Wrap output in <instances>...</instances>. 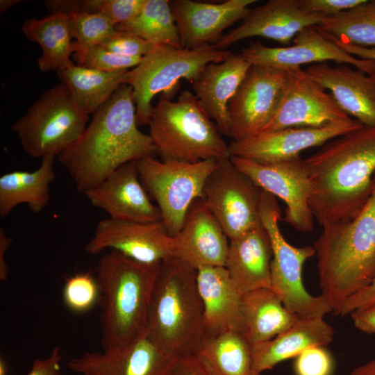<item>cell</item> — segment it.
I'll list each match as a JSON object with an SVG mask.
<instances>
[{
    "label": "cell",
    "mask_w": 375,
    "mask_h": 375,
    "mask_svg": "<svg viewBox=\"0 0 375 375\" xmlns=\"http://www.w3.org/2000/svg\"><path fill=\"white\" fill-rule=\"evenodd\" d=\"M328 17L308 12L299 0H270L249 10L240 24L232 29L213 44L226 50L240 40L262 37L288 45L295 35L310 26H317Z\"/></svg>",
    "instance_id": "cell-19"
},
{
    "label": "cell",
    "mask_w": 375,
    "mask_h": 375,
    "mask_svg": "<svg viewBox=\"0 0 375 375\" xmlns=\"http://www.w3.org/2000/svg\"><path fill=\"white\" fill-rule=\"evenodd\" d=\"M12 239L7 235L4 228H0V280L6 281L9 276V267L6 262V253L9 249Z\"/></svg>",
    "instance_id": "cell-47"
},
{
    "label": "cell",
    "mask_w": 375,
    "mask_h": 375,
    "mask_svg": "<svg viewBox=\"0 0 375 375\" xmlns=\"http://www.w3.org/2000/svg\"><path fill=\"white\" fill-rule=\"evenodd\" d=\"M20 2L19 0H1L0 12L2 14L6 10L13 6L15 4Z\"/></svg>",
    "instance_id": "cell-49"
},
{
    "label": "cell",
    "mask_w": 375,
    "mask_h": 375,
    "mask_svg": "<svg viewBox=\"0 0 375 375\" xmlns=\"http://www.w3.org/2000/svg\"><path fill=\"white\" fill-rule=\"evenodd\" d=\"M373 303H375V278L367 286L349 298L336 315L344 317Z\"/></svg>",
    "instance_id": "cell-43"
},
{
    "label": "cell",
    "mask_w": 375,
    "mask_h": 375,
    "mask_svg": "<svg viewBox=\"0 0 375 375\" xmlns=\"http://www.w3.org/2000/svg\"><path fill=\"white\" fill-rule=\"evenodd\" d=\"M256 0H227L218 3L192 0L169 1L182 47L215 44L222 32L243 19Z\"/></svg>",
    "instance_id": "cell-21"
},
{
    "label": "cell",
    "mask_w": 375,
    "mask_h": 375,
    "mask_svg": "<svg viewBox=\"0 0 375 375\" xmlns=\"http://www.w3.org/2000/svg\"><path fill=\"white\" fill-rule=\"evenodd\" d=\"M293 42L291 46L271 47L257 41L243 49L241 54L251 65L283 70L301 67L304 64L332 60L339 64L351 65L369 74H375V60L359 58L348 53L317 26L301 30Z\"/></svg>",
    "instance_id": "cell-15"
},
{
    "label": "cell",
    "mask_w": 375,
    "mask_h": 375,
    "mask_svg": "<svg viewBox=\"0 0 375 375\" xmlns=\"http://www.w3.org/2000/svg\"><path fill=\"white\" fill-rule=\"evenodd\" d=\"M148 125L149 135L162 159L196 162L230 157L229 144L188 90L175 101L162 96L153 108Z\"/></svg>",
    "instance_id": "cell-6"
},
{
    "label": "cell",
    "mask_w": 375,
    "mask_h": 375,
    "mask_svg": "<svg viewBox=\"0 0 375 375\" xmlns=\"http://www.w3.org/2000/svg\"><path fill=\"white\" fill-rule=\"evenodd\" d=\"M262 191L228 157L219 159L208 177L201 199L231 240L261 223Z\"/></svg>",
    "instance_id": "cell-11"
},
{
    "label": "cell",
    "mask_w": 375,
    "mask_h": 375,
    "mask_svg": "<svg viewBox=\"0 0 375 375\" xmlns=\"http://www.w3.org/2000/svg\"><path fill=\"white\" fill-rule=\"evenodd\" d=\"M66 15L72 37L75 39L76 51L102 44L117 31L115 25L101 13L72 12Z\"/></svg>",
    "instance_id": "cell-35"
},
{
    "label": "cell",
    "mask_w": 375,
    "mask_h": 375,
    "mask_svg": "<svg viewBox=\"0 0 375 375\" xmlns=\"http://www.w3.org/2000/svg\"><path fill=\"white\" fill-rule=\"evenodd\" d=\"M101 45L117 54L140 58L146 56L154 46L132 33L118 30Z\"/></svg>",
    "instance_id": "cell-39"
},
{
    "label": "cell",
    "mask_w": 375,
    "mask_h": 375,
    "mask_svg": "<svg viewBox=\"0 0 375 375\" xmlns=\"http://www.w3.org/2000/svg\"><path fill=\"white\" fill-rule=\"evenodd\" d=\"M306 72L331 92L347 115L363 126H375V74L353 69L346 64L332 67L325 62L312 65Z\"/></svg>",
    "instance_id": "cell-23"
},
{
    "label": "cell",
    "mask_w": 375,
    "mask_h": 375,
    "mask_svg": "<svg viewBox=\"0 0 375 375\" xmlns=\"http://www.w3.org/2000/svg\"><path fill=\"white\" fill-rule=\"evenodd\" d=\"M251 65L240 54L207 65L192 83L194 94L221 133L229 137L228 103Z\"/></svg>",
    "instance_id": "cell-25"
},
{
    "label": "cell",
    "mask_w": 375,
    "mask_h": 375,
    "mask_svg": "<svg viewBox=\"0 0 375 375\" xmlns=\"http://www.w3.org/2000/svg\"><path fill=\"white\" fill-rule=\"evenodd\" d=\"M362 126L351 117L322 127H290L260 132L229 144L230 156L260 163H272L300 156L307 149L327 142Z\"/></svg>",
    "instance_id": "cell-17"
},
{
    "label": "cell",
    "mask_w": 375,
    "mask_h": 375,
    "mask_svg": "<svg viewBox=\"0 0 375 375\" xmlns=\"http://www.w3.org/2000/svg\"><path fill=\"white\" fill-rule=\"evenodd\" d=\"M231 54L213 44L194 49L154 45L127 72L124 81L133 90L138 125L149 124L153 108L151 101L156 94L171 93L181 79L194 83L207 65L224 61Z\"/></svg>",
    "instance_id": "cell-7"
},
{
    "label": "cell",
    "mask_w": 375,
    "mask_h": 375,
    "mask_svg": "<svg viewBox=\"0 0 375 375\" xmlns=\"http://www.w3.org/2000/svg\"><path fill=\"white\" fill-rule=\"evenodd\" d=\"M107 249L140 262L158 264L174 257V238L162 221L143 223L109 217L98 223L85 247L92 255Z\"/></svg>",
    "instance_id": "cell-16"
},
{
    "label": "cell",
    "mask_w": 375,
    "mask_h": 375,
    "mask_svg": "<svg viewBox=\"0 0 375 375\" xmlns=\"http://www.w3.org/2000/svg\"><path fill=\"white\" fill-rule=\"evenodd\" d=\"M174 238V257L196 269L225 265L229 239L201 199L193 201Z\"/></svg>",
    "instance_id": "cell-22"
},
{
    "label": "cell",
    "mask_w": 375,
    "mask_h": 375,
    "mask_svg": "<svg viewBox=\"0 0 375 375\" xmlns=\"http://www.w3.org/2000/svg\"><path fill=\"white\" fill-rule=\"evenodd\" d=\"M128 71L108 72L74 64L57 72L78 107L90 115L99 109L124 84Z\"/></svg>",
    "instance_id": "cell-31"
},
{
    "label": "cell",
    "mask_w": 375,
    "mask_h": 375,
    "mask_svg": "<svg viewBox=\"0 0 375 375\" xmlns=\"http://www.w3.org/2000/svg\"><path fill=\"white\" fill-rule=\"evenodd\" d=\"M22 30L29 40L41 47L38 64L42 72H58L74 64L71 56L76 51V45L67 15L54 12L40 19L31 18L24 23Z\"/></svg>",
    "instance_id": "cell-30"
},
{
    "label": "cell",
    "mask_w": 375,
    "mask_h": 375,
    "mask_svg": "<svg viewBox=\"0 0 375 375\" xmlns=\"http://www.w3.org/2000/svg\"><path fill=\"white\" fill-rule=\"evenodd\" d=\"M303 162L311 185L309 206L319 224L351 220L372 192L375 126L362 125L331 140Z\"/></svg>",
    "instance_id": "cell-1"
},
{
    "label": "cell",
    "mask_w": 375,
    "mask_h": 375,
    "mask_svg": "<svg viewBox=\"0 0 375 375\" xmlns=\"http://www.w3.org/2000/svg\"><path fill=\"white\" fill-rule=\"evenodd\" d=\"M79 138L58 156L78 192L102 183L122 165L157 153L140 131L132 88L122 85L94 113Z\"/></svg>",
    "instance_id": "cell-2"
},
{
    "label": "cell",
    "mask_w": 375,
    "mask_h": 375,
    "mask_svg": "<svg viewBox=\"0 0 375 375\" xmlns=\"http://www.w3.org/2000/svg\"><path fill=\"white\" fill-rule=\"evenodd\" d=\"M144 3V0H97V9L116 26L133 19Z\"/></svg>",
    "instance_id": "cell-40"
},
{
    "label": "cell",
    "mask_w": 375,
    "mask_h": 375,
    "mask_svg": "<svg viewBox=\"0 0 375 375\" xmlns=\"http://www.w3.org/2000/svg\"><path fill=\"white\" fill-rule=\"evenodd\" d=\"M241 312L242 334L251 345L271 340L300 318L285 307L271 288H260L243 294Z\"/></svg>",
    "instance_id": "cell-28"
},
{
    "label": "cell",
    "mask_w": 375,
    "mask_h": 375,
    "mask_svg": "<svg viewBox=\"0 0 375 375\" xmlns=\"http://www.w3.org/2000/svg\"><path fill=\"white\" fill-rule=\"evenodd\" d=\"M56 156L42 158L33 171H13L0 176V217L4 218L18 205L27 204L34 213L40 212L49 203L50 185L55 180Z\"/></svg>",
    "instance_id": "cell-29"
},
{
    "label": "cell",
    "mask_w": 375,
    "mask_h": 375,
    "mask_svg": "<svg viewBox=\"0 0 375 375\" xmlns=\"http://www.w3.org/2000/svg\"><path fill=\"white\" fill-rule=\"evenodd\" d=\"M198 290L203 306L208 339L229 330L242 333V295L224 266L197 269Z\"/></svg>",
    "instance_id": "cell-26"
},
{
    "label": "cell",
    "mask_w": 375,
    "mask_h": 375,
    "mask_svg": "<svg viewBox=\"0 0 375 375\" xmlns=\"http://www.w3.org/2000/svg\"><path fill=\"white\" fill-rule=\"evenodd\" d=\"M219 160L190 162L147 156L137 161L140 181L156 202L171 237L179 233L193 201L202 199L206 181Z\"/></svg>",
    "instance_id": "cell-10"
},
{
    "label": "cell",
    "mask_w": 375,
    "mask_h": 375,
    "mask_svg": "<svg viewBox=\"0 0 375 375\" xmlns=\"http://www.w3.org/2000/svg\"><path fill=\"white\" fill-rule=\"evenodd\" d=\"M160 263L134 260L115 250L96 267L103 350L129 344L147 331V318Z\"/></svg>",
    "instance_id": "cell-5"
},
{
    "label": "cell",
    "mask_w": 375,
    "mask_h": 375,
    "mask_svg": "<svg viewBox=\"0 0 375 375\" xmlns=\"http://www.w3.org/2000/svg\"><path fill=\"white\" fill-rule=\"evenodd\" d=\"M100 292L96 277L80 273L68 277L65 283L62 298L65 306L77 313L90 310L99 301Z\"/></svg>",
    "instance_id": "cell-36"
},
{
    "label": "cell",
    "mask_w": 375,
    "mask_h": 375,
    "mask_svg": "<svg viewBox=\"0 0 375 375\" xmlns=\"http://www.w3.org/2000/svg\"><path fill=\"white\" fill-rule=\"evenodd\" d=\"M8 367L5 359L2 357L0 358V375H8Z\"/></svg>",
    "instance_id": "cell-50"
},
{
    "label": "cell",
    "mask_w": 375,
    "mask_h": 375,
    "mask_svg": "<svg viewBox=\"0 0 375 375\" xmlns=\"http://www.w3.org/2000/svg\"><path fill=\"white\" fill-rule=\"evenodd\" d=\"M89 115L62 83L44 92L12 125L24 151L33 158L59 156L81 135Z\"/></svg>",
    "instance_id": "cell-8"
},
{
    "label": "cell",
    "mask_w": 375,
    "mask_h": 375,
    "mask_svg": "<svg viewBox=\"0 0 375 375\" xmlns=\"http://www.w3.org/2000/svg\"><path fill=\"white\" fill-rule=\"evenodd\" d=\"M177 357L158 345L147 331L124 346L86 352L68 361L67 367L81 375H165Z\"/></svg>",
    "instance_id": "cell-18"
},
{
    "label": "cell",
    "mask_w": 375,
    "mask_h": 375,
    "mask_svg": "<svg viewBox=\"0 0 375 375\" xmlns=\"http://www.w3.org/2000/svg\"><path fill=\"white\" fill-rule=\"evenodd\" d=\"M72 57L78 65L108 72L129 70L142 59L117 54L101 45L76 51Z\"/></svg>",
    "instance_id": "cell-37"
},
{
    "label": "cell",
    "mask_w": 375,
    "mask_h": 375,
    "mask_svg": "<svg viewBox=\"0 0 375 375\" xmlns=\"http://www.w3.org/2000/svg\"><path fill=\"white\" fill-rule=\"evenodd\" d=\"M197 355L214 375H262L253 369L251 344L235 330L208 339Z\"/></svg>",
    "instance_id": "cell-32"
},
{
    "label": "cell",
    "mask_w": 375,
    "mask_h": 375,
    "mask_svg": "<svg viewBox=\"0 0 375 375\" xmlns=\"http://www.w3.org/2000/svg\"><path fill=\"white\" fill-rule=\"evenodd\" d=\"M334 334L333 328L324 317H300L276 337L251 345L253 369L262 374L310 347H326L333 341Z\"/></svg>",
    "instance_id": "cell-27"
},
{
    "label": "cell",
    "mask_w": 375,
    "mask_h": 375,
    "mask_svg": "<svg viewBox=\"0 0 375 375\" xmlns=\"http://www.w3.org/2000/svg\"><path fill=\"white\" fill-rule=\"evenodd\" d=\"M350 315L357 329L367 334H375V303L358 308Z\"/></svg>",
    "instance_id": "cell-45"
},
{
    "label": "cell",
    "mask_w": 375,
    "mask_h": 375,
    "mask_svg": "<svg viewBox=\"0 0 375 375\" xmlns=\"http://www.w3.org/2000/svg\"><path fill=\"white\" fill-rule=\"evenodd\" d=\"M272 242L262 224L229 240L224 267L242 295L271 288Z\"/></svg>",
    "instance_id": "cell-24"
},
{
    "label": "cell",
    "mask_w": 375,
    "mask_h": 375,
    "mask_svg": "<svg viewBox=\"0 0 375 375\" xmlns=\"http://www.w3.org/2000/svg\"><path fill=\"white\" fill-rule=\"evenodd\" d=\"M286 79L285 70L251 65L228 103L233 141L258 134L269 123L279 106Z\"/></svg>",
    "instance_id": "cell-13"
},
{
    "label": "cell",
    "mask_w": 375,
    "mask_h": 375,
    "mask_svg": "<svg viewBox=\"0 0 375 375\" xmlns=\"http://www.w3.org/2000/svg\"><path fill=\"white\" fill-rule=\"evenodd\" d=\"M349 375H375V359L356 367Z\"/></svg>",
    "instance_id": "cell-48"
},
{
    "label": "cell",
    "mask_w": 375,
    "mask_h": 375,
    "mask_svg": "<svg viewBox=\"0 0 375 375\" xmlns=\"http://www.w3.org/2000/svg\"><path fill=\"white\" fill-rule=\"evenodd\" d=\"M83 194L92 205L105 210L111 219L143 223L162 221L158 207L151 201L140 181L137 161L122 165Z\"/></svg>",
    "instance_id": "cell-20"
},
{
    "label": "cell",
    "mask_w": 375,
    "mask_h": 375,
    "mask_svg": "<svg viewBox=\"0 0 375 375\" xmlns=\"http://www.w3.org/2000/svg\"><path fill=\"white\" fill-rule=\"evenodd\" d=\"M294 358L295 375H333L334 360L324 346L310 347Z\"/></svg>",
    "instance_id": "cell-38"
},
{
    "label": "cell",
    "mask_w": 375,
    "mask_h": 375,
    "mask_svg": "<svg viewBox=\"0 0 375 375\" xmlns=\"http://www.w3.org/2000/svg\"><path fill=\"white\" fill-rule=\"evenodd\" d=\"M337 39L362 47H375V0L367 1L317 26Z\"/></svg>",
    "instance_id": "cell-34"
},
{
    "label": "cell",
    "mask_w": 375,
    "mask_h": 375,
    "mask_svg": "<svg viewBox=\"0 0 375 375\" xmlns=\"http://www.w3.org/2000/svg\"><path fill=\"white\" fill-rule=\"evenodd\" d=\"M260 218L272 245L271 289L288 310L300 317H324L332 312L325 299L322 295L310 294L303 283V266L308 258L315 255L313 247H297L287 242L278 226L282 218L277 199L263 190Z\"/></svg>",
    "instance_id": "cell-9"
},
{
    "label": "cell",
    "mask_w": 375,
    "mask_h": 375,
    "mask_svg": "<svg viewBox=\"0 0 375 375\" xmlns=\"http://www.w3.org/2000/svg\"><path fill=\"white\" fill-rule=\"evenodd\" d=\"M132 33L153 45L182 47L174 17L167 0H144L138 14L129 22L115 26Z\"/></svg>",
    "instance_id": "cell-33"
},
{
    "label": "cell",
    "mask_w": 375,
    "mask_h": 375,
    "mask_svg": "<svg viewBox=\"0 0 375 375\" xmlns=\"http://www.w3.org/2000/svg\"><path fill=\"white\" fill-rule=\"evenodd\" d=\"M62 354L59 347H54L44 359H35L26 375H63L60 371Z\"/></svg>",
    "instance_id": "cell-44"
},
{
    "label": "cell",
    "mask_w": 375,
    "mask_h": 375,
    "mask_svg": "<svg viewBox=\"0 0 375 375\" xmlns=\"http://www.w3.org/2000/svg\"><path fill=\"white\" fill-rule=\"evenodd\" d=\"M285 71L287 79L279 106L261 132L290 127H322L350 118L331 93L306 70L294 67Z\"/></svg>",
    "instance_id": "cell-14"
},
{
    "label": "cell",
    "mask_w": 375,
    "mask_h": 375,
    "mask_svg": "<svg viewBox=\"0 0 375 375\" xmlns=\"http://www.w3.org/2000/svg\"><path fill=\"white\" fill-rule=\"evenodd\" d=\"M165 375H214L197 355L177 358Z\"/></svg>",
    "instance_id": "cell-42"
},
{
    "label": "cell",
    "mask_w": 375,
    "mask_h": 375,
    "mask_svg": "<svg viewBox=\"0 0 375 375\" xmlns=\"http://www.w3.org/2000/svg\"><path fill=\"white\" fill-rule=\"evenodd\" d=\"M313 244L322 295L337 314L375 278V174L372 194L353 219L323 226Z\"/></svg>",
    "instance_id": "cell-3"
},
{
    "label": "cell",
    "mask_w": 375,
    "mask_h": 375,
    "mask_svg": "<svg viewBox=\"0 0 375 375\" xmlns=\"http://www.w3.org/2000/svg\"><path fill=\"white\" fill-rule=\"evenodd\" d=\"M365 0H299L302 9L328 17L337 15L363 3Z\"/></svg>",
    "instance_id": "cell-41"
},
{
    "label": "cell",
    "mask_w": 375,
    "mask_h": 375,
    "mask_svg": "<svg viewBox=\"0 0 375 375\" xmlns=\"http://www.w3.org/2000/svg\"><path fill=\"white\" fill-rule=\"evenodd\" d=\"M233 165L258 187L281 199L286 205L283 220L302 233L313 230L309 206L310 181L300 156L272 163H260L230 156Z\"/></svg>",
    "instance_id": "cell-12"
},
{
    "label": "cell",
    "mask_w": 375,
    "mask_h": 375,
    "mask_svg": "<svg viewBox=\"0 0 375 375\" xmlns=\"http://www.w3.org/2000/svg\"><path fill=\"white\" fill-rule=\"evenodd\" d=\"M322 31L326 37L333 40L339 47L346 51L348 53L359 58L375 60V47H367L353 44L341 41L336 38L327 34L324 31Z\"/></svg>",
    "instance_id": "cell-46"
},
{
    "label": "cell",
    "mask_w": 375,
    "mask_h": 375,
    "mask_svg": "<svg viewBox=\"0 0 375 375\" xmlns=\"http://www.w3.org/2000/svg\"><path fill=\"white\" fill-rule=\"evenodd\" d=\"M197 269L176 258L160 263L151 293L147 331L175 357L197 354L208 340Z\"/></svg>",
    "instance_id": "cell-4"
}]
</instances>
